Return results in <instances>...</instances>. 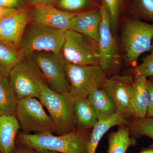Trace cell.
<instances>
[{"label": "cell", "instance_id": "6da1fadb", "mask_svg": "<svg viewBox=\"0 0 153 153\" xmlns=\"http://www.w3.org/2000/svg\"><path fill=\"white\" fill-rule=\"evenodd\" d=\"M91 131L76 128L57 135L52 133H21L18 134L17 140L18 143L33 148L40 153L49 151L60 153H86Z\"/></svg>", "mask_w": 153, "mask_h": 153}, {"label": "cell", "instance_id": "7a4b0ae2", "mask_svg": "<svg viewBox=\"0 0 153 153\" xmlns=\"http://www.w3.org/2000/svg\"><path fill=\"white\" fill-rule=\"evenodd\" d=\"M153 40V24L127 17L121 34L122 47L126 64L136 66L140 56L151 51Z\"/></svg>", "mask_w": 153, "mask_h": 153}, {"label": "cell", "instance_id": "3957f363", "mask_svg": "<svg viewBox=\"0 0 153 153\" xmlns=\"http://www.w3.org/2000/svg\"><path fill=\"white\" fill-rule=\"evenodd\" d=\"M39 100L47 110L55 127V133L63 134L76 128L74 114V99L69 94L56 92L44 82Z\"/></svg>", "mask_w": 153, "mask_h": 153}, {"label": "cell", "instance_id": "277c9868", "mask_svg": "<svg viewBox=\"0 0 153 153\" xmlns=\"http://www.w3.org/2000/svg\"><path fill=\"white\" fill-rule=\"evenodd\" d=\"M64 41V31L31 23L25 30L20 49L25 57L38 52L60 54Z\"/></svg>", "mask_w": 153, "mask_h": 153}, {"label": "cell", "instance_id": "5b68a950", "mask_svg": "<svg viewBox=\"0 0 153 153\" xmlns=\"http://www.w3.org/2000/svg\"><path fill=\"white\" fill-rule=\"evenodd\" d=\"M65 71L69 94L74 100L87 98L94 91L102 88L108 78L100 65L79 66L66 61Z\"/></svg>", "mask_w": 153, "mask_h": 153}, {"label": "cell", "instance_id": "8992f818", "mask_svg": "<svg viewBox=\"0 0 153 153\" xmlns=\"http://www.w3.org/2000/svg\"><path fill=\"white\" fill-rule=\"evenodd\" d=\"M8 79L19 100L27 97L39 100L41 85L45 82L41 71L30 56L23 57L12 68Z\"/></svg>", "mask_w": 153, "mask_h": 153}, {"label": "cell", "instance_id": "52a82bcc", "mask_svg": "<svg viewBox=\"0 0 153 153\" xmlns=\"http://www.w3.org/2000/svg\"><path fill=\"white\" fill-rule=\"evenodd\" d=\"M16 116L23 133H55L53 122L38 99L27 97L19 100Z\"/></svg>", "mask_w": 153, "mask_h": 153}, {"label": "cell", "instance_id": "ba28073f", "mask_svg": "<svg viewBox=\"0 0 153 153\" xmlns=\"http://www.w3.org/2000/svg\"><path fill=\"white\" fill-rule=\"evenodd\" d=\"M61 54L66 62L74 65H100L98 44L74 30L65 31Z\"/></svg>", "mask_w": 153, "mask_h": 153}, {"label": "cell", "instance_id": "9c48e42d", "mask_svg": "<svg viewBox=\"0 0 153 153\" xmlns=\"http://www.w3.org/2000/svg\"><path fill=\"white\" fill-rule=\"evenodd\" d=\"M30 57L51 89L58 93L69 94V85L65 71L66 61L61 53L38 52Z\"/></svg>", "mask_w": 153, "mask_h": 153}, {"label": "cell", "instance_id": "30bf717a", "mask_svg": "<svg viewBox=\"0 0 153 153\" xmlns=\"http://www.w3.org/2000/svg\"><path fill=\"white\" fill-rule=\"evenodd\" d=\"M102 89L111 99L117 113L127 120H133L132 98L134 78L132 75H115L108 78Z\"/></svg>", "mask_w": 153, "mask_h": 153}, {"label": "cell", "instance_id": "8fae6325", "mask_svg": "<svg viewBox=\"0 0 153 153\" xmlns=\"http://www.w3.org/2000/svg\"><path fill=\"white\" fill-rule=\"evenodd\" d=\"M100 11L102 21L98 43L100 66L106 74L119 65L120 56L116 40L112 34L109 14L103 3Z\"/></svg>", "mask_w": 153, "mask_h": 153}, {"label": "cell", "instance_id": "7c38bea8", "mask_svg": "<svg viewBox=\"0 0 153 153\" xmlns=\"http://www.w3.org/2000/svg\"><path fill=\"white\" fill-rule=\"evenodd\" d=\"M30 22L27 8L17 10L0 20V39L20 49L23 35Z\"/></svg>", "mask_w": 153, "mask_h": 153}, {"label": "cell", "instance_id": "4fadbf2b", "mask_svg": "<svg viewBox=\"0 0 153 153\" xmlns=\"http://www.w3.org/2000/svg\"><path fill=\"white\" fill-rule=\"evenodd\" d=\"M76 14L61 10L54 6L41 5L34 7L30 12V22L65 32L70 29L72 19Z\"/></svg>", "mask_w": 153, "mask_h": 153}, {"label": "cell", "instance_id": "5bb4252c", "mask_svg": "<svg viewBox=\"0 0 153 153\" xmlns=\"http://www.w3.org/2000/svg\"><path fill=\"white\" fill-rule=\"evenodd\" d=\"M101 21L100 10L77 13L72 19L69 30L81 33L98 44Z\"/></svg>", "mask_w": 153, "mask_h": 153}, {"label": "cell", "instance_id": "9a60e30c", "mask_svg": "<svg viewBox=\"0 0 153 153\" xmlns=\"http://www.w3.org/2000/svg\"><path fill=\"white\" fill-rule=\"evenodd\" d=\"M20 125L15 116L0 114V151L12 153L16 146Z\"/></svg>", "mask_w": 153, "mask_h": 153}, {"label": "cell", "instance_id": "2e32d148", "mask_svg": "<svg viewBox=\"0 0 153 153\" xmlns=\"http://www.w3.org/2000/svg\"><path fill=\"white\" fill-rule=\"evenodd\" d=\"M132 98V107L134 120L146 117L149 104V95L147 79L146 76L135 75Z\"/></svg>", "mask_w": 153, "mask_h": 153}, {"label": "cell", "instance_id": "e0dca14e", "mask_svg": "<svg viewBox=\"0 0 153 153\" xmlns=\"http://www.w3.org/2000/svg\"><path fill=\"white\" fill-rule=\"evenodd\" d=\"M129 121L117 113L109 118L99 121L91 129L86 153H96L100 142L110 129L115 126H126Z\"/></svg>", "mask_w": 153, "mask_h": 153}, {"label": "cell", "instance_id": "ac0fdd59", "mask_svg": "<svg viewBox=\"0 0 153 153\" xmlns=\"http://www.w3.org/2000/svg\"><path fill=\"white\" fill-rule=\"evenodd\" d=\"M74 114L76 128L91 130L99 120L87 98L74 100Z\"/></svg>", "mask_w": 153, "mask_h": 153}, {"label": "cell", "instance_id": "d6986e66", "mask_svg": "<svg viewBox=\"0 0 153 153\" xmlns=\"http://www.w3.org/2000/svg\"><path fill=\"white\" fill-rule=\"evenodd\" d=\"M87 98L99 121L109 118L117 113L112 100L102 88L94 91Z\"/></svg>", "mask_w": 153, "mask_h": 153}, {"label": "cell", "instance_id": "ffe728a7", "mask_svg": "<svg viewBox=\"0 0 153 153\" xmlns=\"http://www.w3.org/2000/svg\"><path fill=\"white\" fill-rule=\"evenodd\" d=\"M130 130L126 125L119 126L117 130L108 135L107 153H126L130 147L137 144L136 140L131 137Z\"/></svg>", "mask_w": 153, "mask_h": 153}, {"label": "cell", "instance_id": "44dd1931", "mask_svg": "<svg viewBox=\"0 0 153 153\" xmlns=\"http://www.w3.org/2000/svg\"><path fill=\"white\" fill-rule=\"evenodd\" d=\"M24 57L19 48L0 39V75L8 78L12 68Z\"/></svg>", "mask_w": 153, "mask_h": 153}, {"label": "cell", "instance_id": "7402d4cb", "mask_svg": "<svg viewBox=\"0 0 153 153\" xmlns=\"http://www.w3.org/2000/svg\"><path fill=\"white\" fill-rule=\"evenodd\" d=\"M18 101L8 78L0 75V114L16 116Z\"/></svg>", "mask_w": 153, "mask_h": 153}, {"label": "cell", "instance_id": "603a6c76", "mask_svg": "<svg viewBox=\"0 0 153 153\" xmlns=\"http://www.w3.org/2000/svg\"><path fill=\"white\" fill-rule=\"evenodd\" d=\"M102 4V0H56L55 5V7L61 10L81 13L100 10Z\"/></svg>", "mask_w": 153, "mask_h": 153}, {"label": "cell", "instance_id": "cb8c5ba5", "mask_svg": "<svg viewBox=\"0 0 153 153\" xmlns=\"http://www.w3.org/2000/svg\"><path fill=\"white\" fill-rule=\"evenodd\" d=\"M126 12L129 17L153 24V0H128Z\"/></svg>", "mask_w": 153, "mask_h": 153}, {"label": "cell", "instance_id": "d4e9b609", "mask_svg": "<svg viewBox=\"0 0 153 153\" xmlns=\"http://www.w3.org/2000/svg\"><path fill=\"white\" fill-rule=\"evenodd\" d=\"M109 14L112 33L116 31L120 19L126 10L128 0H102Z\"/></svg>", "mask_w": 153, "mask_h": 153}, {"label": "cell", "instance_id": "484cf974", "mask_svg": "<svg viewBox=\"0 0 153 153\" xmlns=\"http://www.w3.org/2000/svg\"><path fill=\"white\" fill-rule=\"evenodd\" d=\"M131 132L142 136L149 137L153 140V119L145 117L129 121L126 125Z\"/></svg>", "mask_w": 153, "mask_h": 153}, {"label": "cell", "instance_id": "4316f807", "mask_svg": "<svg viewBox=\"0 0 153 153\" xmlns=\"http://www.w3.org/2000/svg\"><path fill=\"white\" fill-rule=\"evenodd\" d=\"M151 53L148 55L140 65L135 66L131 72L135 75H141L146 77H153V41Z\"/></svg>", "mask_w": 153, "mask_h": 153}, {"label": "cell", "instance_id": "83f0119b", "mask_svg": "<svg viewBox=\"0 0 153 153\" xmlns=\"http://www.w3.org/2000/svg\"><path fill=\"white\" fill-rule=\"evenodd\" d=\"M27 0H0V7L5 8L19 10L27 8Z\"/></svg>", "mask_w": 153, "mask_h": 153}, {"label": "cell", "instance_id": "f1b7e54d", "mask_svg": "<svg viewBox=\"0 0 153 153\" xmlns=\"http://www.w3.org/2000/svg\"><path fill=\"white\" fill-rule=\"evenodd\" d=\"M147 88L149 100L146 117L153 119V85L147 79Z\"/></svg>", "mask_w": 153, "mask_h": 153}, {"label": "cell", "instance_id": "f546056e", "mask_svg": "<svg viewBox=\"0 0 153 153\" xmlns=\"http://www.w3.org/2000/svg\"><path fill=\"white\" fill-rule=\"evenodd\" d=\"M12 153H40L35 149L26 145L18 143L16 145Z\"/></svg>", "mask_w": 153, "mask_h": 153}, {"label": "cell", "instance_id": "4dcf8cb0", "mask_svg": "<svg viewBox=\"0 0 153 153\" xmlns=\"http://www.w3.org/2000/svg\"><path fill=\"white\" fill-rule=\"evenodd\" d=\"M16 10H17L5 8L0 7V20Z\"/></svg>", "mask_w": 153, "mask_h": 153}, {"label": "cell", "instance_id": "1f68e13d", "mask_svg": "<svg viewBox=\"0 0 153 153\" xmlns=\"http://www.w3.org/2000/svg\"><path fill=\"white\" fill-rule=\"evenodd\" d=\"M28 4L35 7L44 4V0H27Z\"/></svg>", "mask_w": 153, "mask_h": 153}, {"label": "cell", "instance_id": "d6a6232c", "mask_svg": "<svg viewBox=\"0 0 153 153\" xmlns=\"http://www.w3.org/2000/svg\"><path fill=\"white\" fill-rule=\"evenodd\" d=\"M138 153H153V145L149 147L143 149Z\"/></svg>", "mask_w": 153, "mask_h": 153}, {"label": "cell", "instance_id": "836d02e7", "mask_svg": "<svg viewBox=\"0 0 153 153\" xmlns=\"http://www.w3.org/2000/svg\"><path fill=\"white\" fill-rule=\"evenodd\" d=\"M56 0H44V4L46 5L54 6Z\"/></svg>", "mask_w": 153, "mask_h": 153}, {"label": "cell", "instance_id": "e575fe53", "mask_svg": "<svg viewBox=\"0 0 153 153\" xmlns=\"http://www.w3.org/2000/svg\"><path fill=\"white\" fill-rule=\"evenodd\" d=\"M40 153H60L57 152H52V151H44L43 152H41Z\"/></svg>", "mask_w": 153, "mask_h": 153}, {"label": "cell", "instance_id": "d590c367", "mask_svg": "<svg viewBox=\"0 0 153 153\" xmlns=\"http://www.w3.org/2000/svg\"><path fill=\"white\" fill-rule=\"evenodd\" d=\"M149 80L153 85V77H151L150 79H149Z\"/></svg>", "mask_w": 153, "mask_h": 153}, {"label": "cell", "instance_id": "8d00e7d4", "mask_svg": "<svg viewBox=\"0 0 153 153\" xmlns=\"http://www.w3.org/2000/svg\"><path fill=\"white\" fill-rule=\"evenodd\" d=\"M0 153H1V151H0Z\"/></svg>", "mask_w": 153, "mask_h": 153}]
</instances>
